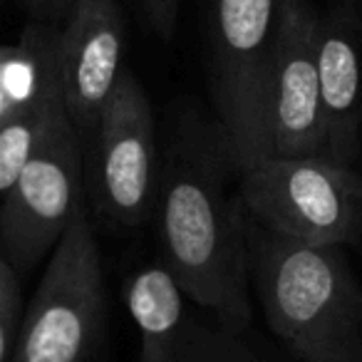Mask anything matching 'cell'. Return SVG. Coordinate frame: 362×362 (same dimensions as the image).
Here are the masks:
<instances>
[{
	"label": "cell",
	"instance_id": "6da1fadb",
	"mask_svg": "<svg viewBox=\"0 0 362 362\" xmlns=\"http://www.w3.org/2000/svg\"><path fill=\"white\" fill-rule=\"evenodd\" d=\"M228 164L216 127L197 117L181 119L159 166L151 221L161 263L189 303L241 335L251 322V273L246 214L241 199L228 194Z\"/></svg>",
	"mask_w": 362,
	"mask_h": 362
},
{
	"label": "cell",
	"instance_id": "7a4b0ae2",
	"mask_svg": "<svg viewBox=\"0 0 362 362\" xmlns=\"http://www.w3.org/2000/svg\"><path fill=\"white\" fill-rule=\"evenodd\" d=\"M248 273L266 320L300 362H362V288L340 248L273 236L246 216Z\"/></svg>",
	"mask_w": 362,
	"mask_h": 362
},
{
	"label": "cell",
	"instance_id": "3957f363",
	"mask_svg": "<svg viewBox=\"0 0 362 362\" xmlns=\"http://www.w3.org/2000/svg\"><path fill=\"white\" fill-rule=\"evenodd\" d=\"M281 16L283 0H206L214 127L238 174L271 156L268 90Z\"/></svg>",
	"mask_w": 362,
	"mask_h": 362
},
{
	"label": "cell",
	"instance_id": "277c9868",
	"mask_svg": "<svg viewBox=\"0 0 362 362\" xmlns=\"http://www.w3.org/2000/svg\"><path fill=\"white\" fill-rule=\"evenodd\" d=\"M241 176L243 214L273 236L315 248L362 241V174L325 156H268Z\"/></svg>",
	"mask_w": 362,
	"mask_h": 362
},
{
	"label": "cell",
	"instance_id": "5b68a950",
	"mask_svg": "<svg viewBox=\"0 0 362 362\" xmlns=\"http://www.w3.org/2000/svg\"><path fill=\"white\" fill-rule=\"evenodd\" d=\"M105 322V273L82 206L57 246L21 320L11 362H85Z\"/></svg>",
	"mask_w": 362,
	"mask_h": 362
},
{
	"label": "cell",
	"instance_id": "8992f818",
	"mask_svg": "<svg viewBox=\"0 0 362 362\" xmlns=\"http://www.w3.org/2000/svg\"><path fill=\"white\" fill-rule=\"evenodd\" d=\"M82 144L90 199L100 221L112 228L149 223L161 164L149 95L132 70L119 77Z\"/></svg>",
	"mask_w": 362,
	"mask_h": 362
},
{
	"label": "cell",
	"instance_id": "52a82bcc",
	"mask_svg": "<svg viewBox=\"0 0 362 362\" xmlns=\"http://www.w3.org/2000/svg\"><path fill=\"white\" fill-rule=\"evenodd\" d=\"M85 144L67 110L52 122L11 192L0 199V248L16 273L35 268L85 206Z\"/></svg>",
	"mask_w": 362,
	"mask_h": 362
},
{
	"label": "cell",
	"instance_id": "ba28073f",
	"mask_svg": "<svg viewBox=\"0 0 362 362\" xmlns=\"http://www.w3.org/2000/svg\"><path fill=\"white\" fill-rule=\"evenodd\" d=\"M124 303L139 332V362H266L238 332L194 315L164 263L136 268Z\"/></svg>",
	"mask_w": 362,
	"mask_h": 362
},
{
	"label": "cell",
	"instance_id": "9c48e42d",
	"mask_svg": "<svg viewBox=\"0 0 362 362\" xmlns=\"http://www.w3.org/2000/svg\"><path fill=\"white\" fill-rule=\"evenodd\" d=\"M320 13L310 0H283L281 33L268 90L271 156H325L320 80Z\"/></svg>",
	"mask_w": 362,
	"mask_h": 362
},
{
	"label": "cell",
	"instance_id": "30bf717a",
	"mask_svg": "<svg viewBox=\"0 0 362 362\" xmlns=\"http://www.w3.org/2000/svg\"><path fill=\"white\" fill-rule=\"evenodd\" d=\"M60 87L82 141L124 75L127 23L117 0H72L60 28Z\"/></svg>",
	"mask_w": 362,
	"mask_h": 362
},
{
	"label": "cell",
	"instance_id": "8fae6325",
	"mask_svg": "<svg viewBox=\"0 0 362 362\" xmlns=\"http://www.w3.org/2000/svg\"><path fill=\"white\" fill-rule=\"evenodd\" d=\"M325 159L352 166L362 144V8L360 0H332L317 25Z\"/></svg>",
	"mask_w": 362,
	"mask_h": 362
},
{
	"label": "cell",
	"instance_id": "7c38bea8",
	"mask_svg": "<svg viewBox=\"0 0 362 362\" xmlns=\"http://www.w3.org/2000/svg\"><path fill=\"white\" fill-rule=\"evenodd\" d=\"M65 112L62 92L45 105L25 110L0 124V199L11 192L21 171L45 139L52 122Z\"/></svg>",
	"mask_w": 362,
	"mask_h": 362
},
{
	"label": "cell",
	"instance_id": "4fadbf2b",
	"mask_svg": "<svg viewBox=\"0 0 362 362\" xmlns=\"http://www.w3.org/2000/svg\"><path fill=\"white\" fill-rule=\"evenodd\" d=\"M21 330V281L6 258L0 256V362H11Z\"/></svg>",
	"mask_w": 362,
	"mask_h": 362
},
{
	"label": "cell",
	"instance_id": "5bb4252c",
	"mask_svg": "<svg viewBox=\"0 0 362 362\" xmlns=\"http://www.w3.org/2000/svg\"><path fill=\"white\" fill-rule=\"evenodd\" d=\"M134 3L156 35L164 40L174 37L176 21H179V0H134Z\"/></svg>",
	"mask_w": 362,
	"mask_h": 362
},
{
	"label": "cell",
	"instance_id": "9a60e30c",
	"mask_svg": "<svg viewBox=\"0 0 362 362\" xmlns=\"http://www.w3.org/2000/svg\"><path fill=\"white\" fill-rule=\"evenodd\" d=\"M72 6V0H45V23L55 25V23H62L67 8Z\"/></svg>",
	"mask_w": 362,
	"mask_h": 362
},
{
	"label": "cell",
	"instance_id": "2e32d148",
	"mask_svg": "<svg viewBox=\"0 0 362 362\" xmlns=\"http://www.w3.org/2000/svg\"><path fill=\"white\" fill-rule=\"evenodd\" d=\"M21 3L37 18V23H45V0H21Z\"/></svg>",
	"mask_w": 362,
	"mask_h": 362
},
{
	"label": "cell",
	"instance_id": "e0dca14e",
	"mask_svg": "<svg viewBox=\"0 0 362 362\" xmlns=\"http://www.w3.org/2000/svg\"><path fill=\"white\" fill-rule=\"evenodd\" d=\"M360 8H362V0H360Z\"/></svg>",
	"mask_w": 362,
	"mask_h": 362
}]
</instances>
